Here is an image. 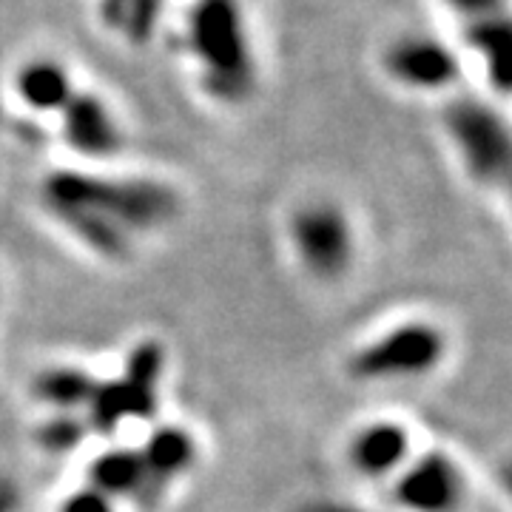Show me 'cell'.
Segmentation results:
<instances>
[{
	"mask_svg": "<svg viewBox=\"0 0 512 512\" xmlns=\"http://www.w3.org/2000/svg\"><path fill=\"white\" fill-rule=\"evenodd\" d=\"M60 114H63V137L77 154L92 157V160H106L120 151V143H123L120 128L100 97L89 92H74Z\"/></svg>",
	"mask_w": 512,
	"mask_h": 512,
	"instance_id": "obj_8",
	"label": "cell"
},
{
	"mask_svg": "<svg viewBox=\"0 0 512 512\" xmlns=\"http://www.w3.org/2000/svg\"><path fill=\"white\" fill-rule=\"evenodd\" d=\"M165 365V350L157 342H140L128 353L126 370L117 379L123 396H126L131 421H146L157 413V387Z\"/></svg>",
	"mask_w": 512,
	"mask_h": 512,
	"instance_id": "obj_11",
	"label": "cell"
},
{
	"mask_svg": "<svg viewBox=\"0 0 512 512\" xmlns=\"http://www.w3.org/2000/svg\"><path fill=\"white\" fill-rule=\"evenodd\" d=\"M157 18H160V0H131L117 29H123L134 43H146L154 32Z\"/></svg>",
	"mask_w": 512,
	"mask_h": 512,
	"instance_id": "obj_17",
	"label": "cell"
},
{
	"mask_svg": "<svg viewBox=\"0 0 512 512\" xmlns=\"http://www.w3.org/2000/svg\"><path fill=\"white\" fill-rule=\"evenodd\" d=\"M447 342L436 325L407 322L387 330L370 345L353 353L350 373L362 382H393V379H419L436 370L444 359Z\"/></svg>",
	"mask_w": 512,
	"mask_h": 512,
	"instance_id": "obj_3",
	"label": "cell"
},
{
	"mask_svg": "<svg viewBox=\"0 0 512 512\" xmlns=\"http://www.w3.org/2000/svg\"><path fill=\"white\" fill-rule=\"evenodd\" d=\"M128 3L131 0H100V12H103V18L109 26H120V18H123V12L128 9Z\"/></svg>",
	"mask_w": 512,
	"mask_h": 512,
	"instance_id": "obj_20",
	"label": "cell"
},
{
	"mask_svg": "<svg viewBox=\"0 0 512 512\" xmlns=\"http://www.w3.org/2000/svg\"><path fill=\"white\" fill-rule=\"evenodd\" d=\"M86 430H89V424L77 419L74 413H55L37 430V441L49 453H69L86 436Z\"/></svg>",
	"mask_w": 512,
	"mask_h": 512,
	"instance_id": "obj_16",
	"label": "cell"
},
{
	"mask_svg": "<svg viewBox=\"0 0 512 512\" xmlns=\"http://www.w3.org/2000/svg\"><path fill=\"white\" fill-rule=\"evenodd\" d=\"M444 123L467 171L476 180L495 185L510 177V131L490 106L478 100H458L456 106L447 109Z\"/></svg>",
	"mask_w": 512,
	"mask_h": 512,
	"instance_id": "obj_4",
	"label": "cell"
},
{
	"mask_svg": "<svg viewBox=\"0 0 512 512\" xmlns=\"http://www.w3.org/2000/svg\"><path fill=\"white\" fill-rule=\"evenodd\" d=\"M470 43L484 60L490 80L501 92H507L510 86V23L507 18L501 12L473 18Z\"/></svg>",
	"mask_w": 512,
	"mask_h": 512,
	"instance_id": "obj_15",
	"label": "cell"
},
{
	"mask_svg": "<svg viewBox=\"0 0 512 512\" xmlns=\"http://www.w3.org/2000/svg\"><path fill=\"white\" fill-rule=\"evenodd\" d=\"M18 94L29 109L52 114L63 109L74 94L72 77L55 60H32L20 69Z\"/></svg>",
	"mask_w": 512,
	"mask_h": 512,
	"instance_id": "obj_13",
	"label": "cell"
},
{
	"mask_svg": "<svg viewBox=\"0 0 512 512\" xmlns=\"http://www.w3.org/2000/svg\"><path fill=\"white\" fill-rule=\"evenodd\" d=\"M384 69L402 86L436 92L458 77L456 55L433 37L410 35L396 40L384 52Z\"/></svg>",
	"mask_w": 512,
	"mask_h": 512,
	"instance_id": "obj_7",
	"label": "cell"
},
{
	"mask_svg": "<svg viewBox=\"0 0 512 512\" xmlns=\"http://www.w3.org/2000/svg\"><path fill=\"white\" fill-rule=\"evenodd\" d=\"M15 504H18L15 487H9V484H0V512H15Z\"/></svg>",
	"mask_w": 512,
	"mask_h": 512,
	"instance_id": "obj_21",
	"label": "cell"
},
{
	"mask_svg": "<svg viewBox=\"0 0 512 512\" xmlns=\"http://www.w3.org/2000/svg\"><path fill=\"white\" fill-rule=\"evenodd\" d=\"M146 484V470L137 450H123L114 447L94 458L89 467V487H94L97 493L109 495L111 501L117 498H134L143 493Z\"/></svg>",
	"mask_w": 512,
	"mask_h": 512,
	"instance_id": "obj_12",
	"label": "cell"
},
{
	"mask_svg": "<svg viewBox=\"0 0 512 512\" xmlns=\"http://www.w3.org/2000/svg\"><path fill=\"white\" fill-rule=\"evenodd\" d=\"M393 495L407 512H456L464 501V476L447 456L427 453L399 470Z\"/></svg>",
	"mask_w": 512,
	"mask_h": 512,
	"instance_id": "obj_6",
	"label": "cell"
},
{
	"mask_svg": "<svg viewBox=\"0 0 512 512\" xmlns=\"http://www.w3.org/2000/svg\"><path fill=\"white\" fill-rule=\"evenodd\" d=\"M194 458H197V444L183 427H171V424L157 427L146 439V447L140 450L146 484H143V493L137 495V504L154 507L157 498L163 495V487L188 473Z\"/></svg>",
	"mask_w": 512,
	"mask_h": 512,
	"instance_id": "obj_9",
	"label": "cell"
},
{
	"mask_svg": "<svg viewBox=\"0 0 512 512\" xmlns=\"http://www.w3.org/2000/svg\"><path fill=\"white\" fill-rule=\"evenodd\" d=\"M188 43L214 97L237 103L254 89V60L237 0H197L188 12Z\"/></svg>",
	"mask_w": 512,
	"mask_h": 512,
	"instance_id": "obj_2",
	"label": "cell"
},
{
	"mask_svg": "<svg viewBox=\"0 0 512 512\" xmlns=\"http://www.w3.org/2000/svg\"><path fill=\"white\" fill-rule=\"evenodd\" d=\"M293 251L302 268L316 279H339L353 262V231L342 208L311 202L291 222Z\"/></svg>",
	"mask_w": 512,
	"mask_h": 512,
	"instance_id": "obj_5",
	"label": "cell"
},
{
	"mask_svg": "<svg viewBox=\"0 0 512 512\" xmlns=\"http://www.w3.org/2000/svg\"><path fill=\"white\" fill-rule=\"evenodd\" d=\"M94 384L97 379L80 367H49L37 373L32 390H35L37 402L52 407L55 413H74L80 407L86 410Z\"/></svg>",
	"mask_w": 512,
	"mask_h": 512,
	"instance_id": "obj_14",
	"label": "cell"
},
{
	"mask_svg": "<svg viewBox=\"0 0 512 512\" xmlns=\"http://www.w3.org/2000/svg\"><path fill=\"white\" fill-rule=\"evenodd\" d=\"M456 12L467 18H481V15H493L501 12V0H447Z\"/></svg>",
	"mask_w": 512,
	"mask_h": 512,
	"instance_id": "obj_19",
	"label": "cell"
},
{
	"mask_svg": "<svg viewBox=\"0 0 512 512\" xmlns=\"http://www.w3.org/2000/svg\"><path fill=\"white\" fill-rule=\"evenodd\" d=\"M60 512H117V507L109 495L97 493L94 487H83L63 501Z\"/></svg>",
	"mask_w": 512,
	"mask_h": 512,
	"instance_id": "obj_18",
	"label": "cell"
},
{
	"mask_svg": "<svg viewBox=\"0 0 512 512\" xmlns=\"http://www.w3.org/2000/svg\"><path fill=\"white\" fill-rule=\"evenodd\" d=\"M410 458V433L399 421H373L350 441V461L367 478L399 473Z\"/></svg>",
	"mask_w": 512,
	"mask_h": 512,
	"instance_id": "obj_10",
	"label": "cell"
},
{
	"mask_svg": "<svg viewBox=\"0 0 512 512\" xmlns=\"http://www.w3.org/2000/svg\"><path fill=\"white\" fill-rule=\"evenodd\" d=\"M43 200L49 208H83L128 237L151 231L177 214V194L154 180H117L83 171H55L43 183Z\"/></svg>",
	"mask_w": 512,
	"mask_h": 512,
	"instance_id": "obj_1",
	"label": "cell"
}]
</instances>
